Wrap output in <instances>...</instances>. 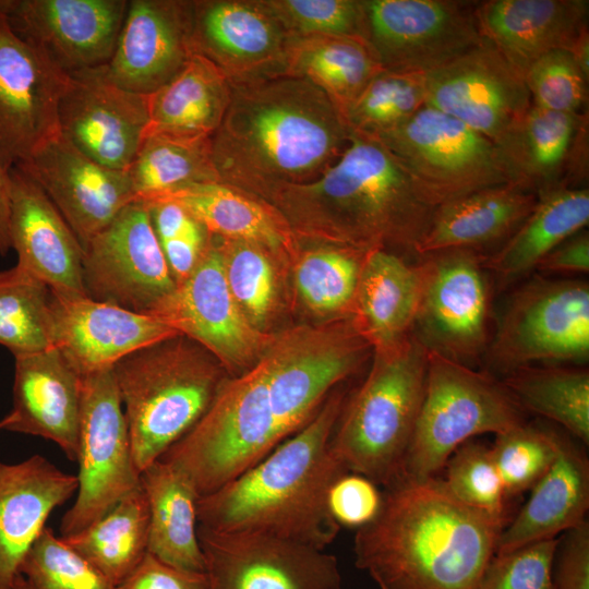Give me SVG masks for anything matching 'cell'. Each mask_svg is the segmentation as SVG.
I'll return each instance as SVG.
<instances>
[{"instance_id": "6da1fadb", "label": "cell", "mask_w": 589, "mask_h": 589, "mask_svg": "<svg viewBox=\"0 0 589 589\" xmlns=\"http://www.w3.org/2000/svg\"><path fill=\"white\" fill-rule=\"evenodd\" d=\"M503 527L456 501L442 480L400 478L357 529L356 566L380 589H478Z\"/></svg>"}, {"instance_id": "7a4b0ae2", "label": "cell", "mask_w": 589, "mask_h": 589, "mask_svg": "<svg viewBox=\"0 0 589 589\" xmlns=\"http://www.w3.org/2000/svg\"><path fill=\"white\" fill-rule=\"evenodd\" d=\"M351 131L313 80H274L235 93L209 135V156L218 182L286 189L329 167Z\"/></svg>"}, {"instance_id": "3957f363", "label": "cell", "mask_w": 589, "mask_h": 589, "mask_svg": "<svg viewBox=\"0 0 589 589\" xmlns=\"http://www.w3.org/2000/svg\"><path fill=\"white\" fill-rule=\"evenodd\" d=\"M327 397L315 417L261 461L199 497L197 525L224 532H257L325 550L340 526L328 505L335 481L349 472L332 447L345 404Z\"/></svg>"}, {"instance_id": "277c9868", "label": "cell", "mask_w": 589, "mask_h": 589, "mask_svg": "<svg viewBox=\"0 0 589 589\" xmlns=\"http://www.w3.org/2000/svg\"><path fill=\"white\" fill-rule=\"evenodd\" d=\"M286 193L305 211L323 213L332 237L363 250L390 243L414 252L436 208L380 141L357 131L318 179Z\"/></svg>"}, {"instance_id": "5b68a950", "label": "cell", "mask_w": 589, "mask_h": 589, "mask_svg": "<svg viewBox=\"0 0 589 589\" xmlns=\"http://www.w3.org/2000/svg\"><path fill=\"white\" fill-rule=\"evenodd\" d=\"M112 370L140 473L196 424L229 377L181 334L133 351Z\"/></svg>"}, {"instance_id": "8992f818", "label": "cell", "mask_w": 589, "mask_h": 589, "mask_svg": "<svg viewBox=\"0 0 589 589\" xmlns=\"http://www.w3.org/2000/svg\"><path fill=\"white\" fill-rule=\"evenodd\" d=\"M428 350L411 334L374 350L364 382L342 407L332 447L349 472L387 488L401 477L422 405Z\"/></svg>"}, {"instance_id": "52a82bcc", "label": "cell", "mask_w": 589, "mask_h": 589, "mask_svg": "<svg viewBox=\"0 0 589 589\" xmlns=\"http://www.w3.org/2000/svg\"><path fill=\"white\" fill-rule=\"evenodd\" d=\"M524 422V411L501 380L428 351L424 396L400 478H434L471 437Z\"/></svg>"}, {"instance_id": "ba28073f", "label": "cell", "mask_w": 589, "mask_h": 589, "mask_svg": "<svg viewBox=\"0 0 589 589\" xmlns=\"http://www.w3.org/2000/svg\"><path fill=\"white\" fill-rule=\"evenodd\" d=\"M371 136L388 149L434 207L516 182L494 142L428 105L397 127Z\"/></svg>"}, {"instance_id": "9c48e42d", "label": "cell", "mask_w": 589, "mask_h": 589, "mask_svg": "<svg viewBox=\"0 0 589 589\" xmlns=\"http://www.w3.org/2000/svg\"><path fill=\"white\" fill-rule=\"evenodd\" d=\"M503 375L541 364L589 359V285L577 278L536 276L509 297L485 351Z\"/></svg>"}, {"instance_id": "30bf717a", "label": "cell", "mask_w": 589, "mask_h": 589, "mask_svg": "<svg viewBox=\"0 0 589 589\" xmlns=\"http://www.w3.org/2000/svg\"><path fill=\"white\" fill-rule=\"evenodd\" d=\"M360 38L382 69L426 73L484 40L479 1H360Z\"/></svg>"}, {"instance_id": "8fae6325", "label": "cell", "mask_w": 589, "mask_h": 589, "mask_svg": "<svg viewBox=\"0 0 589 589\" xmlns=\"http://www.w3.org/2000/svg\"><path fill=\"white\" fill-rule=\"evenodd\" d=\"M419 257L420 299L412 335L428 351L470 365L489 346L486 255L449 249Z\"/></svg>"}, {"instance_id": "7c38bea8", "label": "cell", "mask_w": 589, "mask_h": 589, "mask_svg": "<svg viewBox=\"0 0 589 589\" xmlns=\"http://www.w3.org/2000/svg\"><path fill=\"white\" fill-rule=\"evenodd\" d=\"M76 498L61 519V537L89 526L141 485L113 370L82 376Z\"/></svg>"}, {"instance_id": "4fadbf2b", "label": "cell", "mask_w": 589, "mask_h": 589, "mask_svg": "<svg viewBox=\"0 0 589 589\" xmlns=\"http://www.w3.org/2000/svg\"><path fill=\"white\" fill-rule=\"evenodd\" d=\"M82 280L87 298L147 315L175 290L145 202L128 204L83 245Z\"/></svg>"}, {"instance_id": "5bb4252c", "label": "cell", "mask_w": 589, "mask_h": 589, "mask_svg": "<svg viewBox=\"0 0 589 589\" xmlns=\"http://www.w3.org/2000/svg\"><path fill=\"white\" fill-rule=\"evenodd\" d=\"M151 315L202 346L229 374L251 369L273 338L256 328L235 301L219 249L212 241L194 271Z\"/></svg>"}, {"instance_id": "9a60e30c", "label": "cell", "mask_w": 589, "mask_h": 589, "mask_svg": "<svg viewBox=\"0 0 589 589\" xmlns=\"http://www.w3.org/2000/svg\"><path fill=\"white\" fill-rule=\"evenodd\" d=\"M208 589H341L335 555L257 532L197 525Z\"/></svg>"}, {"instance_id": "2e32d148", "label": "cell", "mask_w": 589, "mask_h": 589, "mask_svg": "<svg viewBox=\"0 0 589 589\" xmlns=\"http://www.w3.org/2000/svg\"><path fill=\"white\" fill-rule=\"evenodd\" d=\"M425 105L452 116L498 147L532 106L524 76L486 38L423 73Z\"/></svg>"}, {"instance_id": "e0dca14e", "label": "cell", "mask_w": 589, "mask_h": 589, "mask_svg": "<svg viewBox=\"0 0 589 589\" xmlns=\"http://www.w3.org/2000/svg\"><path fill=\"white\" fill-rule=\"evenodd\" d=\"M369 348L348 316L273 336L260 360L269 387L309 423L338 384L360 366Z\"/></svg>"}, {"instance_id": "ac0fdd59", "label": "cell", "mask_w": 589, "mask_h": 589, "mask_svg": "<svg viewBox=\"0 0 589 589\" xmlns=\"http://www.w3.org/2000/svg\"><path fill=\"white\" fill-rule=\"evenodd\" d=\"M68 73L21 38L0 12V167L28 160L60 133L58 107Z\"/></svg>"}, {"instance_id": "d6986e66", "label": "cell", "mask_w": 589, "mask_h": 589, "mask_svg": "<svg viewBox=\"0 0 589 589\" xmlns=\"http://www.w3.org/2000/svg\"><path fill=\"white\" fill-rule=\"evenodd\" d=\"M59 131L80 152L116 170L130 167L149 122L148 95L125 89L107 64L68 73Z\"/></svg>"}, {"instance_id": "ffe728a7", "label": "cell", "mask_w": 589, "mask_h": 589, "mask_svg": "<svg viewBox=\"0 0 589 589\" xmlns=\"http://www.w3.org/2000/svg\"><path fill=\"white\" fill-rule=\"evenodd\" d=\"M127 0H0L11 28L62 71L107 64L128 10Z\"/></svg>"}, {"instance_id": "44dd1931", "label": "cell", "mask_w": 589, "mask_h": 589, "mask_svg": "<svg viewBox=\"0 0 589 589\" xmlns=\"http://www.w3.org/2000/svg\"><path fill=\"white\" fill-rule=\"evenodd\" d=\"M17 167L44 190L82 248L135 201L127 171L96 163L60 133Z\"/></svg>"}, {"instance_id": "7402d4cb", "label": "cell", "mask_w": 589, "mask_h": 589, "mask_svg": "<svg viewBox=\"0 0 589 589\" xmlns=\"http://www.w3.org/2000/svg\"><path fill=\"white\" fill-rule=\"evenodd\" d=\"M53 346L84 376L111 369L125 356L179 333L161 320L50 291Z\"/></svg>"}, {"instance_id": "603a6c76", "label": "cell", "mask_w": 589, "mask_h": 589, "mask_svg": "<svg viewBox=\"0 0 589 589\" xmlns=\"http://www.w3.org/2000/svg\"><path fill=\"white\" fill-rule=\"evenodd\" d=\"M193 4L131 0L107 63L119 86L149 95L166 84L193 52Z\"/></svg>"}, {"instance_id": "cb8c5ba5", "label": "cell", "mask_w": 589, "mask_h": 589, "mask_svg": "<svg viewBox=\"0 0 589 589\" xmlns=\"http://www.w3.org/2000/svg\"><path fill=\"white\" fill-rule=\"evenodd\" d=\"M9 239L16 265L52 293L86 297L81 242L33 178L17 166L9 170Z\"/></svg>"}, {"instance_id": "d4e9b609", "label": "cell", "mask_w": 589, "mask_h": 589, "mask_svg": "<svg viewBox=\"0 0 589 589\" xmlns=\"http://www.w3.org/2000/svg\"><path fill=\"white\" fill-rule=\"evenodd\" d=\"M12 408L0 430L56 443L76 460L82 376L57 347L14 357Z\"/></svg>"}, {"instance_id": "484cf974", "label": "cell", "mask_w": 589, "mask_h": 589, "mask_svg": "<svg viewBox=\"0 0 589 589\" xmlns=\"http://www.w3.org/2000/svg\"><path fill=\"white\" fill-rule=\"evenodd\" d=\"M77 477L40 455L0 461V589H11L51 512L76 492Z\"/></svg>"}, {"instance_id": "4316f807", "label": "cell", "mask_w": 589, "mask_h": 589, "mask_svg": "<svg viewBox=\"0 0 589 589\" xmlns=\"http://www.w3.org/2000/svg\"><path fill=\"white\" fill-rule=\"evenodd\" d=\"M478 19L491 41L522 76L540 57L572 51L588 31V0L479 1Z\"/></svg>"}, {"instance_id": "83f0119b", "label": "cell", "mask_w": 589, "mask_h": 589, "mask_svg": "<svg viewBox=\"0 0 589 589\" xmlns=\"http://www.w3.org/2000/svg\"><path fill=\"white\" fill-rule=\"evenodd\" d=\"M588 508V457L573 438L562 434L553 464L532 486L518 514L502 529L495 554L556 539L587 521Z\"/></svg>"}, {"instance_id": "f1b7e54d", "label": "cell", "mask_w": 589, "mask_h": 589, "mask_svg": "<svg viewBox=\"0 0 589 589\" xmlns=\"http://www.w3.org/2000/svg\"><path fill=\"white\" fill-rule=\"evenodd\" d=\"M539 194L512 182L437 206L414 253L482 248L506 241L532 212ZM502 242V243H503Z\"/></svg>"}, {"instance_id": "f546056e", "label": "cell", "mask_w": 589, "mask_h": 589, "mask_svg": "<svg viewBox=\"0 0 589 589\" xmlns=\"http://www.w3.org/2000/svg\"><path fill=\"white\" fill-rule=\"evenodd\" d=\"M419 299L418 264L373 248L365 253L349 317L373 350L389 348L412 334Z\"/></svg>"}, {"instance_id": "4dcf8cb0", "label": "cell", "mask_w": 589, "mask_h": 589, "mask_svg": "<svg viewBox=\"0 0 589 589\" xmlns=\"http://www.w3.org/2000/svg\"><path fill=\"white\" fill-rule=\"evenodd\" d=\"M588 116L548 110L532 104L500 147L516 182L539 195L570 187L567 176L585 156Z\"/></svg>"}, {"instance_id": "1f68e13d", "label": "cell", "mask_w": 589, "mask_h": 589, "mask_svg": "<svg viewBox=\"0 0 589 589\" xmlns=\"http://www.w3.org/2000/svg\"><path fill=\"white\" fill-rule=\"evenodd\" d=\"M589 221V190L563 187L539 195L532 212L485 257V267L500 287L515 283L537 268L560 243L584 230Z\"/></svg>"}, {"instance_id": "d6a6232c", "label": "cell", "mask_w": 589, "mask_h": 589, "mask_svg": "<svg viewBox=\"0 0 589 589\" xmlns=\"http://www.w3.org/2000/svg\"><path fill=\"white\" fill-rule=\"evenodd\" d=\"M148 505V553L180 569L205 573L196 494L187 476L161 459L140 476Z\"/></svg>"}, {"instance_id": "836d02e7", "label": "cell", "mask_w": 589, "mask_h": 589, "mask_svg": "<svg viewBox=\"0 0 589 589\" xmlns=\"http://www.w3.org/2000/svg\"><path fill=\"white\" fill-rule=\"evenodd\" d=\"M225 100L216 65L207 57L192 53L166 84L148 95L145 134L211 135L220 121Z\"/></svg>"}, {"instance_id": "e575fe53", "label": "cell", "mask_w": 589, "mask_h": 589, "mask_svg": "<svg viewBox=\"0 0 589 589\" xmlns=\"http://www.w3.org/2000/svg\"><path fill=\"white\" fill-rule=\"evenodd\" d=\"M148 521L140 485L89 526L61 538L118 587L148 552Z\"/></svg>"}, {"instance_id": "d590c367", "label": "cell", "mask_w": 589, "mask_h": 589, "mask_svg": "<svg viewBox=\"0 0 589 589\" xmlns=\"http://www.w3.org/2000/svg\"><path fill=\"white\" fill-rule=\"evenodd\" d=\"M502 384L525 412L561 425L589 444V372L561 364L528 365L508 372Z\"/></svg>"}, {"instance_id": "8d00e7d4", "label": "cell", "mask_w": 589, "mask_h": 589, "mask_svg": "<svg viewBox=\"0 0 589 589\" xmlns=\"http://www.w3.org/2000/svg\"><path fill=\"white\" fill-rule=\"evenodd\" d=\"M135 201L165 197L194 183L217 181L209 135L146 133L127 169Z\"/></svg>"}, {"instance_id": "74e56055", "label": "cell", "mask_w": 589, "mask_h": 589, "mask_svg": "<svg viewBox=\"0 0 589 589\" xmlns=\"http://www.w3.org/2000/svg\"><path fill=\"white\" fill-rule=\"evenodd\" d=\"M184 207L209 233L277 250L285 235L276 217L257 202L218 181L182 188L165 197Z\"/></svg>"}, {"instance_id": "f35d334b", "label": "cell", "mask_w": 589, "mask_h": 589, "mask_svg": "<svg viewBox=\"0 0 589 589\" xmlns=\"http://www.w3.org/2000/svg\"><path fill=\"white\" fill-rule=\"evenodd\" d=\"M0 345L14 357L53 347L50 289L17 265L0 271Z\"/></svg>"}, {"instance_id": "ab89813d", "label": "cell", "mask_w": 589, "mask_h": 589, "mask_svg": "<svg viewBox=\"0 0 589 589\" xmlns=\"http://www.w3.org/2000/svg\"><path fill=\"white\" fill-rule=\"evenodd\" d=\"M275 41L272 24L250 7L231 2L193 4L194 53L250 59L267 53Z\"/></svg>"}, {"instance_id": "60d3db41", "label": "cell", "mask_w": 589, "mask_h": 589, "mask_svg": "<svg viewBox=\"0 0 589 589\" xmlns=\"http://www.w3.org/2000/svg\"><path fill=\"white\" fill-rule=\"evenodd\" d=\"M366 252L346 245L305 253L294 269L297 291L305 305L324 315L350 316Z\"/></svg>"}, {"instance_id": "b9f144b4", "label": "cell", "mask_w": 589, "mask_h": 589, "mask_svg": "<svg viewBox=\"0 0 589 589\" xmlns=\"http://www.w3.org/2000/svg\"><path fill=\"white\" fill-rule=\"evenodd\" d=\"M424 105L423 73L382 70L342 115L352 131L372 135L405 122Z\"/></svg>"}, {"instance_id": "7bdbcfd3", "label": "cell", "mask_w": 589, "mask_h": 589, "mask_svg": "<svg viewBox=\"0 0 589 589\" xmlns=\"http://www.w3.org/2000/svg\"><path fill=\"white\" fill-rule=\"evenodd\" d=\"M443 469L446 474L442 483L456 501L506 526L507 496L490 446L468 441L450 455Z\"/></svg>"}, {"instance_id": "ee69618b", "label": "cell", "mask_w": 589, "mask_h": 589, "mask_svg": "<svg viewBox=\"0 0 589 589\" xmlns=\"http://www.w3.org/2000/svg\"><path fill=\"white\" fill-rule=\"evenodd\" d=\"M302 67L341 111L382 67L359 38L332 37L302 55Z\"/></svg>"}, {"instance_id": "f6af8a7d", "label": "cell", "mask_w": 589, "mask_h": 589, "mask_svg": "<svg viewBox=\"0 0 589 589\" xmlns=\"http://www.w3.org/2000/svg\"><path fill=\"white\" fill-rule=\"evenodd\" d=\"M561 435L526 422L495 435L490 447L507 497L530 491L542 478L558 453Z\"/></svg>"}, {"instance_id": "bcb514c9", "label": "cell", "mask_w": 589, "mask_h": 589, "mask_svg": "<svg viewBox=\"0 0 589 589\" xmlns=\"http://www.w3.org/2000/svg\"><path fill=\"white\" fill-rule=\"evenodd\" d=\"M218 249L235 301L245 317L263 330L276 299V277L272 262L263 248L245 241L226 239Z\"/></svg>"}, {"instance_id": "7dc6e473", "label": "cell", "mask_w": 589, "mask_h": 589, "mask_svg": "<svg viewBox=\"0 0 589 589\" xmlns=\"http://www.w3.org/2000/svg\"><path fill=\"white\" fill-rule=\"evenodd\" d=\"M20 575L34 589H117L81 553L45 527L26 553Z\"/></svg>"}, {"instance_id": "c3c4849f", "label": "cell", "mask_w": 589, "mask_h": 589, "mask_svg": "<svg viewBox=\"0 0 589 589\" xmlns=\"http://www.w3.org/2000/svg\"><path fill=\"white\" fill-rule=\"evenodd\" d=\"M532 104L557 112H588V82L574 55L554 50L536 60L524 75Z\"/></svg>"}, {"instance_id": "681fc988", "label": "cell", "mask_w": 589, "mask_h": 589, "mask_svg": "<svg viewBox=\"0 0 589 589\" xmlns=\"http://www.w3.org/2000/svg\"><path fill=\"white\" fill-rule=\"evenodd\" d=\"M152 225L176 285L197 266L211 239L205 227L180 204L164 200L149 205Z\"/></svg>"}, {"instance_id": "f907efd6", "label": "cell", "mask_w": 589, "mask_h": 589, "mask_svg": "<svg viewBox=\"0 0 589 589\" xmlns=\"http://www.w3.org/2000/svg\"><path fill=\"white\" fill-rule=\"evenodd\" d=\"M558 538L495 554L478 589H554L553 558Z\"/></svg>"}, {"instance_id": "816d5d0a", "label": "cell", "mask_w": 589, "mask_h": 589, "mask_svg": "<svg viewBox=\"0 0 589 589\" xmlns=\"http://www.w3.org/2000/svg\"><path fill=\"white\" fill-rule=\"evenodd\" d=\"M274 5L301 31L361 39L360 1L288 0Z\"/></svg>"}, {"instance_id": "f5cc1de1", "label": "cell", "mask_w": 589, "mask_h": 589, "mask_svg": "<svg viewBox=\"0 0 589 589\" xmlns=\"http://www.w3.org/2000/svg\"><path fill=\"white\" fill-rule=\"evenodd\" d=\"M383 494L366 477L346 472L330 488L328 505L339 526L359 529L372 521L381 508Z\"/></svg>"}, {"instance_id": "db71d44e", "label": "cell", "mask_w": 589, "mask_h": 589, "mask_svg": "<svg viewBox=\"0 0 589 589\" xmlns=\"http://www.w3.org/2000/svg\"><path fill=\"white\" fill-rule=\"evenodd\" d=\"M552 580L554 589H589L588 520L558 538Z\"/></svg>"}, {"instance_id": "11a10c76", "label": "cell", "mask_w": 589, "mask_h": 589, "mask_svg": "<svg viewBox=\"0 0 589 589\" xmlns=\"http://www.w3.org/2000/svg\"><path fill=\"white\" fill-rule=\"evenodd\" d=\"M117 589H208L205 573L171 566L151 553Z\"/></svg>"}, {"instance_id": "9f6ffc18", "label": "cell", "mask_w": 589, "mask_h": 589, "mask_svg": "<svg viewBox=\"0 0 589 589\" xmlns=\"http://www.w3.org/2000/svg\"><path fill=\"white\" fill-rule=\"evenodd\" d=\"M546 274L585 275L589 272V235L581 230L553 249L537 266Z\"/></svg>"}, {"instance_id": "6f0895ef", "label": "cell", "mask_w": 589, "mask_h": 589, "mask_svg": "<svg viewBox=\"0 0 589 589\" xmlns=\"http://www.w3.org/2000/svg\"><path fill=\"white\" fill-rule=\"evenodd\" d=\"M9 204L10 178L9 171L0 167V254L7 255L11 250L9 239Z\"/></svg>"}, {"instance_id": "680465c9", "label": "cell", "mask_w": 589, "mask_h": 589, "mask_svg": "<svg viewBox=\"0 0 589 589\" xmlns=\"http://www.w3.org/2000/svg\"><path fill=\"white\" fill-rule=\"evenodd\" d=\"M585 77L589 80V32H586L570 51Z\"/></svg>"}, {"instance_id": "91938a15", "label": "cell", "mask_w": 589, "mask_h": 589, "mask_svg": "<svg viewBox=\"0 0 589 589\" xmlns=\"http://www.w3.org/2000/svg\"><path fill=\"white\" fill-rule=\"evenodd\" d=\"M11 589H34V588L26 581V579L22 575H20L15 579Z\"/></svg>"}]
</instances>
